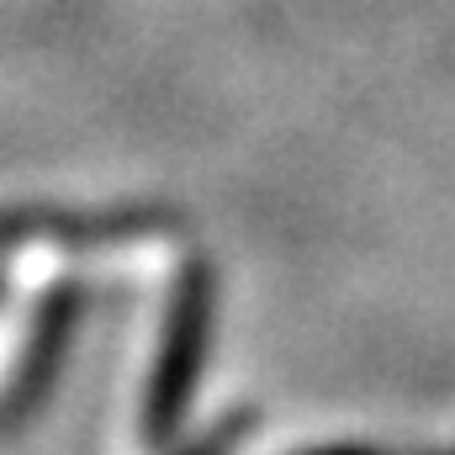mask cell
<instances>
[{
    "label": "cell",
    "mask_w": 455,
    "mask_h": 455,
    "mask_svg": "<svg viewBox=\"0 0 455 455\" xmlns=\"http://www.w3.org/2000/svg\"><path fill=\"white\" fill-rule=\"evenodd\" d=\"M207 318H212V281L207 270H191L180 275L170 318H164V344H159L154 387H148V435H170V424L191 403V387L207 355Z\"/></svg>",
    "instance_id": "obj_1"
}]
</instances>
